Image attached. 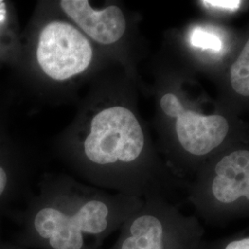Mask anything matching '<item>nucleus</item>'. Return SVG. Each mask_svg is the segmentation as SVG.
<instances>
[{"label":"nucleus","instance_id":"9b49d317","mask_svg":"<svg viewBox=\"0 0 249 249\" xmlns=\"http://www.w3.org/2000/svg\"><path fill=\"white\" fill-rule=\"evenodd\" d=\"M205 7L214 9L216 10H223V11H233L235 9H239L243 2L242 1H201L199 2Z\"/></svg>","mask_w":249,"mask_h":249},{"label":"nucleus","instance_id":"0eeeda50","mask_svg":"<svg viewBox=\"0 0 249 249\" xmlns=\"http://www.w3.org/2000/svg\"><path fill=\"white\" fill-rule=\"evenodd\" d=\"M59 5L66 15L97 43L111 45L124 36L126 19L123 11L116 6L96 10L87 0H63Z\"/></svg>","mask_w":249,"mask_h":249},{"label":"nucleus","instance_id":"423d86ee","mask_svg":"<svg viewBox=\"0 0 249 249\" xmlns=\"http://www.w3.org/2000/svg\"><path fill=\"white\" fill-rule=\"evenodd\" d=\"M92 47L78 28L54 20L40 33L36 56L45 75L63 81L85 71L92 59Z\"/></svg>","mask_w":249,"mask_h":249},{"label":"nucleus","instance_id":"f257e3e1","mask_svg":"<svg viewBox=\"0 0 249 249\" xmlns=\"http://www.w3.org/2000/svg\"><path fill=\"white\" fill-rule=\"evenodd\" d=\"M45 189L27 218L25 244L37 249H100L142 201Z\"/></svg>","mask_w":249,"mask_h":249},{"label":"nucleus","instance_id":"1a4fd4ad","mask_svg":"<svg viewBox=\"0 0 249 249\" xmlns=\"http://www.w3.org/2000/svg\"><path fill=\"white\" fill-rule=\"evenodd\" d=\"M198 249H249V225L228 236L214 240L203 239Z\"/></svg>","mask_w":249,"mask_h":249},{"label":"nucleus","instance_id":"20e7f679","mask_svg":"<svg viewBox=\"0 0 249 249\" xmlns=\"http://www.w3.org/2000/svg\"><path fill=\"white\" fill-rule=\"evenodd\" d=\"M159 105L162 114L173 121L180 156L179 175L194 178L207 161L232 145L234 122L227 114H205L196 107H187L173 91L163 93Z\"/></svg>","mask_w":249,"mask_h":249},{"label":"nucleus","instance_id":"9d476101","mask_svg":"<svg viewBox=\"0 0 249 249\" xmlns=\"http://www.w3.org/2000/svg\"><path fill=\"white\" fill-rule=\"evenodd\" d=\"M193 43L196 46H200L208 49H221V43L218 38L210 33H196L193 36Z\"/></svg>","mask_w":249,"mask_h":249},{"label":"nucleus","instance_id":"6e6552de","mask_svg":"<svg viewBox=\"0 0 249 249\" xmlns=\"http://www.w3.org/2000/svg\"><path fill=\"white\" fill-rule=\"evenodd\" d=\"M225 85L232 101L249 103V36L228 65Z\"/></svg>","mask_w":249,"mask_h":249},{"label":"nucleus","instance_id":"f8f14e48","mask_svg":"<svg viewBox=\"0 0 249 249\" xmlns=\"http://www.w3.org/2000/svg\"><path fill=\"white\" fill-rule=\"evenodd\" d=\"M9 183V178L6 170L0 166V196L5 192Z\"/></svg>","mask_w":249,"mask_h":249},{"label":"nucleus","instance_id":"7ed1b4c3","mask_svg":"<svg viewBox=\"0 0 249 249\" xmlns=\"http://www.w3.org/2000/svg\"><path fill=\"white\" fill-rule=\"evenodd\" d=\"M199 221L211 226L249 217V145L232 144L207 161L188 187Z\"/></svg>","mask_w":249,"mask_h":249},{"label":"nucleus","instance_id":"39448f33","mask_svg":"<svg viewBox=\"0 0 249 249\" xmlns=\"http://www.w3.org/2000/svg\"><path fill=\"white\" fill-rule=\"evenodd\" d=\"M203 226L195 214L181 213L163 197H149L123 223L109 249H198Z\"/></svg>","mask_w":249,"mask_h":249},{"label":"nucleus","instance_id":"f03ea898","mask_svg":"<svg viewBox=\"0 0 249 249\" xmlns=\"http://www.w3.org/2000/svg\"><path fill=\"white\" fill-rule=\"evenodd\" d=\"M145 135L133 112L116 106L100 111L90 122L83 152L89 168L118 171L129 196H160L163 173L142 163Z\"/></svg>","mask_w":249,"mask_h":249}]
</instances>
